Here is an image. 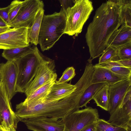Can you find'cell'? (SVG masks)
<instances>
[{"label": "cell", "mask_w": 131, "mask_h": 131, "mask_svg": "<svg viewBox=\"0 0 131 131\" xmlns=\"http://www.w3.org/2000/svg\"><path fill=\"white\" fill-rule=\"evenodd\" d=\"M123 20L118 0L107 1L96 9L85 35L90 55L88 62H92L105 51L109 39Z\"/></svg>", "instance_id": "cell-1"}, {"label": "cell", "mask_w": 131, "mask_h": 131, "mask_svg": "<svg viewBox=\"0 0 131 131\" xmlns=\"http://www.w3.org/2000/svg\"><path fill=\"white\" fill-rule=\"evenodd\" d=\"M83 93L82 89L77 87L70 95L60 100L48 102L42 99L27 104L21 102L16 105L15 113L21 119L43 116L64 119L80 110L79 103Z\"/></svg>", "instance_id": "cell-2"}, {"label": "cell", "mask_w": 131, "mask_h": 131, "mask_svg": "<svg viewBox=\"0 0 131 131\" xmlns=\"http://www.w3.org/2000/svg\"><path fill=\"white\" fill-rule=\"evenodd\" d=\"M66 25V14L62 8L59 12L43 15L38 38V43L42 51L53 47L64 34Z\"/></svg>", "instance_id": "cell-3"}, {"label": "cell", "mask_w": 131, "mask_h": 131, "mask_svg": "<svg viewBox=\"0 0 131 131\" xmlns=\"http://www.w3.org/2000/svg\"><path fill=\"white\" fill-rule=\"evenodd\" d=\"M47 58L33 45L26 54L15 61L18 69L16 92L24 93L33 79L39 66Z\"/></svg>", "instance_id": "cell-4"}, {"label": "cell", "mask_w": 131, "mask_h": 131, "mask_svg": "<svg viewBox=\"0 0 131 131\" xmlns=\"http://www.w3.org/2000/svg\"><path fill=\"white\" fill-rule=\"evenodd\" d=\"M93 10L89 0H75L74 5L65 12L66 25L64 34L77 37Z\"/></svg>", "instance_id": "cell-5"}, {"label": "cell", "mask_w": 131, "mask_h": 131, "mask_svg": "<svg viewBox=\"0 0 131 131\" xmlns=\"http://www.w3.org/2000/svg\"><path fill=\"white\" fill-rule=\"evenodd\" d=\"M99 118L97 110L90 106L79 110L69 114L63 119V131H80Z\"/></svg>", "instance_id": "cell-6"}, {"label": "cell", "mask_w": 131, "mask_h": 131, "mask_svg": "<svg viewBox=\"0 0 131 131\" xmlns=\"http://www.w3.org/2000/svg\"><path fill=\"white\" fill-rule=\"evenodd\" d=\"M43 1L40 0H25L17 14L8 24L13 28L24 27L29 28L33 25L38 12L44 8Z\"/></svg>", "instance_id": "cell-7"}, {"label": "cell", "mask_w": 131, "mask_h": 131, "mask_svg": "<svg viewBox=\"0 0 131 131\" xmlns=\"http://www.w3.org/2000/svg\"><path fill=\"white\" fill-rule=\"evenodd\" d=\"M54 60L48 57L39 66L32 81L25 90L26 97L48 82L57 78Z\"/></svg>", "instance_id": "cell-8"}, {"label": "cell", "mask_w": 131, "mask_h": 131, "mask_svg": "<svg viewBox=\"0 0 131 131\" xmlns=\"http://www.w3.org/2000/svg\"><path fill=\"white\" fill-rule=\"evenodd\" d=\"M28 28H12L0 34V49H10L25 47L30 45Z\"/></svg>", "instance_id": "cell-9"}, {"label": "cell", "mask_w": 131, "mask_h": 131, "mask_svg": "<svg viewBox=\"0 0 131 131\" xmlns=\"http://www.w3.org/2000/svg\"><path fill=\"white\" fill-rule=\"evenodd\" d=\"M19 121L24 123L28 129L33 131H63L64 128L63 119L41 116L19 118Z\"/></svg>", "instance_id": "cell-10"}, {"label": "cell", "mask_w": 131, "mask_h": 131, "mask_svg": "<svg viewBox=\"0 0 131 131\" xmlns=\"http://www.w3.org/2000/svg\"><path fill=\"white\" fill-rule=\"evenodd\" d=\"M131 79L108 85V111L110 114L121 107L125 95L131 89Z\"/></svg>", "instance_id": "cell-11"}, {"label": "cell", "mask_w": 131, "mask_h": 131, "mask_svg": "<svg viewBox=\"0 0 131 131\" xmlns=\"http://www.w3.org/2000/svg\"><path fill=\"white\" fill-rule=\"evenodd\" d=\"M0 73L10 101L15 95L17 78L18 69L15 61L0 64Z\"/></svg>", "instance_id": "cell-12"}, {"label": "cell", "mask_w": 131, "mask_h": 131, "mask_svg": "<svg viewBox=\"0 0 131 131\" xmlns=\"http://www.w3.org/2000/svg\"><path fill=\"white\" fill-rule=\"evenodd\" d=\"M10 101L3 82L0 86V125L3 121L16 129L19 118L15 115L11 107Z\"/></svg>", "instance_id": "cell-13"}, {"label": "cell", "mask_w": 131, "mask_h": 131, "mask_svg": "<svg viewBox=\"0 0 131 131\" xmlns=\"http://www.w3.org/2000/svg\"><path fill=\"white\" fill-rule=\"evenodd\" d=\"M94 67L91 84L104 83L110 85L131 78V77L115 73L108 69L101 66L98 63L94 65Z\"/></svg>", "instance_id": "cell-14"}, {"label": "cell", "mask_w": 131, "mask_h": 131, "mask_svg": "<svg viewBox=\"0 0 131 131\" xmlns=\"http://www.w3.org/2000/svg\"><path fill=\"white\" fill-rule=\"evenodd\" d=\"M110 115L107 122L112 125L125 129L131 126V99Z\"/></svg>", "instance_id": "cell-15"}, {"label": "cell", "mask_w": 131, "mask_h": 131, "mask_svg": "<svg viewBox=\"0 0 131 131\" xmlns=\"http://www.w3.org/2000/svg\"><path fill=\"white\" fill-rule=\"evenodd\" d=\"M129 45H131V27L121 25L110 37L107 48L111 46L117 49Z\"/></svg>", "instance_id": "cell-16"}, {"label": "cell", "mask_w": 131, "mask_h": 131, "mask_svg": "<svg viewBox=\"0 0 131 131\" xmlns=\"http://www.w3.org/2000/svg\"><path fill=\"white\" fill-rule=\"evenodd\" d=\"M76 88L75 84L72 85L67 82L57 84L55 82L44 100L49 102L64 99L71 94Z\"/></svg>", "instance_id": "cell-17"}, {"label": "cell", "mask_w": 131, "mask_h": 131, "mask_svg": "<svg viewBox=\"0 0 131 131\" xmlns=\"http://www.w3.org/2000/svg\"><path fill=\"white\" fill-rule=\"evenodd\" d=\"M57 78H55L40 86L32 92L22 103L24 104H30L45 99Z\"/></svg>", "instance_id": "cell-18"}, {"label": "cell", "mask_w": 131, "mask_h": 131, "mask_svg": "<svg viewBox=\"0 0 131 131\" xmlns=\"http://www.w3.org/2000/svg\"><path fill=\"white\" fill-rule=\"evenodd\" d=\"M44 8L37 13L32 26L28 28V36L30 43L35 46L38 43V38L42 18L44 15Z\"/></svg>", "instance_id": "cell-19"}, {"label": "cell", "mask_w": 131, "mask_h": 131, "mask_svg": "<svg viewBox=\"0 0 131 131\" xmlns=\"http://www.w3.org/2000/svg\"><path fill=\"white\" fill-rule=\"evenodd\" d=\"M33 44L30 43L28 46L4 50L2 56L9 61H15L26 54L31 49Z\"/></svg>", "instance_id": "cell-20"}, {"label": "cell", "mask_w": 131, "mask_h": 131, "mask_svg": "<svg viewBox=\"0 0 131 131\" xmlns=\"http://www.w3.org/2000/svg\"><path fill=\"white\" fill-rule=\"evenodd\" d=\"M106 83H101L91 84L85 90L80 100L79 107L80 108L86 107L87 104L92 99L97 92Z\"/></svg>", "instance_id": "cell-21"}, {"label": "cell", "mask_w": 131, "mask_h": 131, "mask_svg": "<svg viewBox=\"0 0 131 131\" xmlns=\"http://www.w3.org/2000/svg\"><path fill=\"white\" fill-rule=\"evenodd\" d=\"M108 88L107 84L104 85L97 92L92 99L97 106L107 111L108 107Z\"/></svg>", "instance_id": "cell-22"}, {"label": "cell", "mask_w": 131, "mask_h": 131, "mask_svg": "<svg viewBox=\"0 0 131 131\" xmlns=\"http://www.w3.org/2000/svg\"><path fill=\"white\" fill-rule=\"evenodd\" d=\"M98 64L116 74L131 77V68L124 67L117 61H112L106 63Z\"/></svg>", "instance_id": "cell-23"}, {"label": "cell", "mask_w": 131, "mask_h": 131, "mask_svg": "<svg viewBox=\"0 0 131 131\" xmlns=\"http://www.w3.org/2000/svg\"><path fill=\"white\" fill-rule=\"evenodd\" d=\"M123 18L122 24L131 27V0H118Z\"/></svg>", "instance_id": "cell-24"}, {"label": "cell", "mask_w": 131, "mask_h": 131, "mask_svg": "<svg viewBox=\"0 0 131 131\" xmlns=\"http://www.w3.org/2000/svg\"><path fill=\"white\" fill-rule=\"evenodd\" d=\"M95 131H127L123 128L114 126L104 119L99 118L95 122Z\"/></svg>", "instance_id": "cell-25"}, {"label": "cell", "mask_w": 131, "mask_h": 131, "mask_svg": "<svg viewBox=\"0 0 131 131\" xmlns=\"http://www.w3.org/2000/svg\"><path fill=\"white\" fill-rule=\"evenodd\" d=\"M117 55V49L112 47H109L100 57L98 64L105 63L111 61Z\"/></svg>", "instance_id": "cell-26"}, {"label": "cell", "mask_w": 131, "mask_h": 131, "mask_svg": "<svg viewBox=\"0 0 131 131\" xmlns=\"http://www.w3.org/2000/svg\"><path fill=\"white\" fill-rule=\"evenodd\" d=\"M23 2V1L18 0H14L11 2L9 5L10 8L8 12L9 24L12 21L17 14Z\"/></svg>", "instance_id": "cell-27"}, {"label": "cell", "mask_w": 131, "mask_h": 131, "mask_svg": "<svg viewBox=\"0 0 131 131\" xmlns=\"http://www.w3.org/2000/svg\"><path fill=\"white\" fill-rule=\"evenodd\" d=\"M75 69L72 67L67 68L63 72L62 74L58 81L55 82L57 84L67 82L75 76Z\"/></svg>", "instance_id": "cell-28"}, {"label": "cell", "mask_w": 131, "mask_h": 131, "mask_svg": "<svg viewBox=\"0 0 131 131\" xmlns=\"http://www.w3.org/2000/svg\"><path fill=\"white\" fill-rule=\"evenodd\" d=\"M117 49L118 60L131 59V45L124 46Z\"/></svg>", "instance_id": "cell-29"}, {"label": "cell", "mask_w": 131, "mask_h": 131, "mask_svg": "<svg viewBox=\"0 0 131 131\" xmlns=\"http://www.w3.org/2000/svg\"><path fill=\"white\" fill-rule=\"evenodd\" d=\"M9 8V5L6 7H0V18L8 25L9 23L8 12Z\"/></svg>", "instance_id": "cell-30"}, {"label": "cell", "mask_w": 131, "mask_h": 131, "mask_svg": "<svg viewBox=\"0 0 131 131\" xmlns=\"http://www.w3.org/2000/svg\"><path fill=\"white\" fill-rule=\"evenodd\" d=\"M62 8L65 12L69 7H71L74 5V0H59Z\"/></svg>", "instance_id": "cell-31"}, {"label": "cell", "mask_w": 131, "mask_h": 131, "mask_svg": "<svg viewBox=\"0 0 131 131\" xmlns=\"http://www.w3.org/2000/svg\"><path fill=\"white\" fill-rule=\"evenodd\" d=\"M116 61L124 67L131 68V59Z\"/></svg>", "instance_id": "cell-32"}, {"label": "cell", "mask_w": 131, "mask_h": 131, "mask_svg": "<svg viewBox=\"0 0 131 131\" xmlns=\"http://www.w3.org/2000/svg\"><path fill=\"white\" fill-rule=\"evenodd\" d=\"M1 125L3 127L4 131H16L15 129L12 125H7L5 122L3 121Z\"/></svg>", "instance_id": "cell-33"}, {"label": "cell", "mask_w": 131, "mask_h": 131, "mask_svg": "<svg viewBox=\"0 0 131 131\" xmlns=\"http://www.w3.org/2000/svg\"><path fill=\"white\" fill-rule=\"evenodd\" d=\"M95 122L85 126L80 131H95Z\"/></svg>", "instance_id": "cell-34"}, {"label": "cell", "mask_w": 131, "mask_h": 131, "mask_svg": "<svg viewBox=\"0 0 131 131\" xmlns=\"http://www.w3.org/2000/svg\"><path fill=\"white\" fill-rule=\"evenodd\" d=\"M131 89L126 94L124 98L122 103L121 106H122L125 104L129 100L131 99Z\"/></svg>", "instance_id": "cell-35"}, {"label": "cell", "mask_w": 131, "mask_h": 131, "mask_svg": "<svg viewBox=\"0 0 131 131\" xmlns=\"http://www.w3.org/2000/svg\"><path fill=\"white\" fill-rule=\"evenodd\" d=\"M11 29L9 26L4 27H0V34L7 31Z\"/></svg>", "instance_id": "cell-36"}, {"label": "cell", "mask_w": 131, "mask_h": 131, "mask_svg": "<svg viewBox=\"0 0 131 131\" xmlns=\"http://www.w3.org/2000/svg\"><path fill=\"white\" fill-rule=\"evenodd\" d=\"M8 26V25L0 18V27H4Z\"/></svg>", "instance_id": "cell-37"}, {"label": "cell", "mask_w": 131, "mask_h": 131, "mask_svg": "<svg viewBox=\"0 0 131 131\" xmlns=\"http://www.w3.org/2000/svg\"><path fill=\"white\" fill-rule=\"evenodd\" d=\"M0 131H4V128L1 125H0Z\"/></svg>", "instance_id": "cell-38"}, {"label": "cell", "mask_w": 131, "mask_h": 131, "mask_svg": "<svg viewBox=\"0 0 131 131\" xmlns=\"http://www.w3.org/2000/svg\"><path fill=\"white\" fill-rule=\"evenodd\" d=\"M126 129L127 131H131V126L128 127Z\"/></svg>", "instance_id": "cell-39"}, {"label": "cell", "mask_w": 131, "mask_h": 131, "mask_svg": "<svg viewBox=\"0 0 131 131\" xmlns=\"http://www.w3.org/2000/svg\"><path fill=\"white\" fill-rule=\"evenodd\" d=\"M2 76H1V73H0V86L1 84V83L2 82Z\"/></svg>", "instance_id": "cell-40"}]
</instances>
